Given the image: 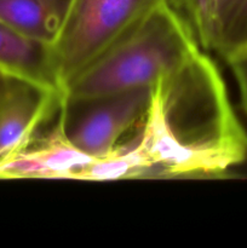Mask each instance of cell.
Segmentation results:
<instances>
[{
  "label": "cell",
  "instance_id": "1",
  "mask_svg": "<svg viewBox=\"0 0 247 248\" xmlns=\"http://www.w3.org/2000/svg\"><path fill=\"white\" fill-rule=\"evenodd\" d=\"M136 145L148 178L219 176L247 159L246 130L202 50L153 85Z\"/></svg>",
  "mask_w": 247,
  "mask_h": 248
},
{
  "label": "cell",
  "instance_id": "2",
  "mask_svg": "<svg viewBox=\"0 0 247 248\" xmlns=\"http://www.w3.org/2000/svg\"><path fill=\"white\" fill-rule=\"evenodd\" d=\"M201 48L162 0L63 89L68 98H87L152 87L185 64Z\"/></svg>",
  "mask_w": 247,
  "mask_h": 248
},
{
  "label": "cell",
  "instance_id": "3",
  "mask_svg": "<svg viewBox=\"0 0 247 248\" xmlns=\"http://www.w3.org/2000/svg\"><path fill=\"white\" fill-rule=\"evenodd\" d=\"M162 0H72L51 46L61 89L103 55Z\"/></svg>",
  "mask_w": 247,
  "mask_h": 248
},
{
  "label": "cell",
  "instance_id": "4",
  "mask_svg": "<svg viewBox=\"0 0 247 248\" xmlns=\"http://www.w3.org/2000/svg\"><path fill=\"white\" fill-rule=\"evenodd\" d=\"M152 87L87 97L68 98L63 94V127L70 142L93 159L111 154L121 138L148 110Z\"/></svg>",
  "mask_w": 247,
  "mask_h": 248
},
{
  "label": "cell",
  "instance_id": "5",
  "mask_svg": "<svg viewBox=\"0 0 247 248\" xmlns=\"http://www.w3.org/2000/svg\"><path fill=\"white\" fill-rule=\"evenodd\" d=\"M63 92L12 79L0 102V160L26 147L60 111Z\"/></svg>",
  "mask_w": 247,
  "mask_h": 248
},
{
  "label": "cell",
  "instance_id": "6",
  "mask_svg": "<svg viewBox=\"0 0 247 248\" xmlns=\"http://www.w3.org/2000/svg\"><path fill=\"white\" fill-rule=\"evenodd\" d=\"M62 108V107H61ZM93 157L77 149L63 127L61 109L56 124L18 152L0 160V179H69Z\"/></svg>",
  "mask_w": 247,
  "mask_h": 248
},
{
  "label": "cell",
  "instance_id": "7",
  "mask_svg": "<svg viewBox=\"0 0 247 248\" xmlns=\"http://www.w3.org/2000/svg\"><path fill=\"white\" fill-rule=\"evenodd\" d=\"M0 73L62 91L53 69L51 46L24 38L1 22Z\"/></svg>",
  "mask_w": 247,
  "mask_h": 248
},
{
  "label": "cell",
  "instance_id": "8",
  "mask_svg": "<svg viewBox=\"0 0 247 248\" xmlns=\"http://www.w3.org/2000/svg\"><path fill=\"white\" fill-rule=\"evenodd\" d=\"M72 0H0V22L24 38L52 46Z\"/></svg>",
  "mask_w": 247,
  "mask_h": 248
},
{
  "label": "cell",
  "instance_id": "9",
  "mask_svg": "<svg viewBox=\"0 0 247 248\" xmlns=\"http://www.w3.org/2000/svg\"><path fill=\"white\" fill-rule=\"evenodd\" d=\"M202 51H217L223 29L237 0H164Z\"/></svg>",
  "mask_w": 247,
  "mask_h": 248
},
{
  "label": "cell",
  "instance_id": "10",
  "mask_svg": "<svg viewBox=\"0 0 247 248\" xmlns=\"http://www.w3.org/2000/svg\"><path fill=\"white\" fill-rule=\"evenodd\" d=\"M247 46V0H237L223 29L216 52L225 57L228 53Z\"/></svg>",
  "mask_w": 247,
  "mask_h": 248
},
{
  "label": "cell",
  "instance_id": "11",
  "mask_svg": "<svg viewBox=\"0 0 247 248\" xmlns=\"http://www.w3.org/2000/svg\"><path fill=\"white\" fill-rule=\"evenodd\" d=\"M224 60L227 61L236 79L240 90V97H241L242 109L247 114V46L228 53Z\"/></svg>",
  "mask_w": 247,
  "mask_h": 248
},
{
  "label": "cell",
  "instance_id": "12",
  "mask_svg": "<svg viewBox=\"0 0 247 248\" xmlns=\"http://www.w3.org/2000/svg\"><path fill=\"white\" fill-rule=\"evenodd\" d=\"M12 79H15V78L7 77V75L0 73V102L2 101L4 96L6 94V92H7V90H9Z\"/></svg>",
  "mask_w": 247,
  "mask_h": 248
}]
</instances>
